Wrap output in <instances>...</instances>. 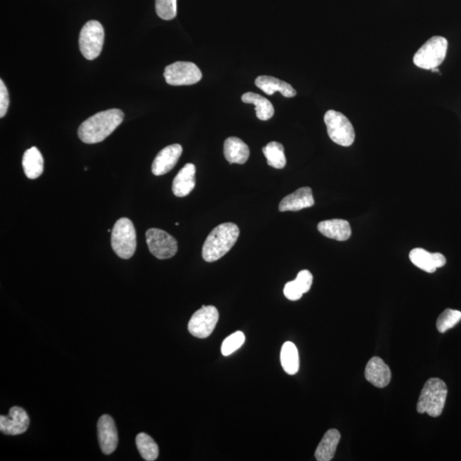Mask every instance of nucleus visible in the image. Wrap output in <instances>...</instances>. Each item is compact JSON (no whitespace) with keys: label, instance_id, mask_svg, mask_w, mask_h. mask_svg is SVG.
<instances>
[{"label":"nucleus","instance_id":"1","mask_svg":"<svg viewBox=\"0 0 461 461\" xmlns=\"http://www.w3.org/2000/svg\"><path fill=\"white\" fill-rule=\"evenodd\" d=\"M124 119V111L119 109L97 113L82 122L78 129L79 138L90 145L102 142L121 124Z\"/></svg>","mask_w":461,"mask_h":461},{"label":"nucleus","instance_id":"2","mask_svg":"<svg viewBox=\"0 0 461 461\" xmlns=\"http://www.w3.org/2000/svg\"><path fill=\"white\" fill-rule=\"evenodd\" d=\"M239 226L232 222L223 223L208 234L205 240L202 255L207 262H214L230 251L239 239Z\"/></svg>","mask_w":461,"mask_h":461},{"label":"nucleus","instance_id":"3","mask_svg":"<svg viewBox=\"0 0 461 461\" xmlns=\"http://www.w3.org/2000/svg\"><path fill=\"white\" fill-rule=\"evenodd\" d=\"M448 388L444 381L431 377L424 384L417 404V411L431 417L440 416L444 411Z\"/></svg>","mask_w":461,"mask_h":461},{"label":"nucleus","instance_id":"4","mask_svg":"<svg viewBox=\"0 0 461 461\" xmlns=\"http://www.w3.org/2000/svg\"><path fill=\"white\" fill-rule=\"evenodd\" d=\"M111 246L121 259H130L137 247L136 230L131 219L121 218L114 226L111 234Z\"/></svg>","mask_w":461,"mask_h":461},{"label":"nucleus","instance_id":"5","mask_svg":"<svg viewBox=\"0 0 461 461\" xmlns=\"http://www.w3.org/2000/svg\"><path fill=\"white\" fill-rule=\"evenodd\" d=\"M448 41L441 36H434L421 46L413 57V63L424 70H433L444 62Z\"/></svg>","mask_w":461,"mask_h":461},{"label":"nucleus","instance_id":"6","mask_svg":"<svg viewBox=\"0 0 461 461\" xmlns=\"http://www.w3.org/2000/svg\"><path fill=\"white\" fill-rule=\"evenodd\" d=\"M327 133L334 143L341 146H351L355 141L354 127L344 114L333 110L327 111L324 117Z\"/></svg>","mask_w":461,"mask_h":461},{"label":"nucleus","instance_id":"7","mask_svg":"<svg viewBox=\"0 0 461 461\" xmlns=\"http://www.w3.org/2000/svg\"><path fill=\"white\" fill-rule=\"evenodd\" d=\"M104 30L98 21H89L83 26L79 39L81 52L88 60H95L102 52Z\"/></svg>","mask_w":461,"mask_h":461},{"label":"nucleus","instance_id":"8","mask_svg":"<svg viewBox=\"0 0 461 461\" xmlns=\"http://www.w3.org/2000/svg\"><path fill=\"white\" fill-rule=\"evenodd\" d=\"M146 243L155 257L165 260L175 257L178 251L177 241L165 230L150 228L146 233Z\"/></svg>","mask_w":461,"mask_h":461},{"label":"nucleus","instance_id":"9","mask_svg":"<svg viewBox=\"0 0 461 461\" xmlns=\"http://www.w3.org/2000/svg\"><path fill=\"white\" fill-rule=\"evenodd\" d=\"M203 74L195 63L176 62L165 68L166 82L171 86H190L201 81Z\"/></svg>","mask_w":461,"mask_h":461},{"label":"nucleus","instance_id":"10","mask_svg":"<svg viewBox=\"0 0 461 461\" xmlns=\"http://www.w3.org/2000/svg\"><path fill=\"white\" fill-rule=\"evenodd\" d=\"M219 320V312L214 306H203L193 313L188 324V331L193 336L206 338L213 333Z\"/></svg>","mask_w":461,"mask_h":461},{"label":"nucleus","instance_id":"11","mask_svg":"<svg viewBox=\"0 0 461 461\" xmlns=\"http://www.w3.org/2000/svg\"><path fill=\"white\" fill-rule=\"evenodd\" d=\"M30 424V417L20 406L10 409L8 416H0V431L6 435L23 434L26 432Z\"/></svg>","mask_w":461,"mask_h":461},{"label":"nucleus","instance_id":"12","mask_svg":"<svg viewBox=\"0 0 461 461\" xmlns=\"http://www.w3.org/2000/svg\"><path fill=\"white\" fill-rule=\"evenodd\" d=\"M182 153V146L179 144L165 147L157 154L153 161V167H151L153 174L156 176H161L170 172L177 164Z\"/></svg>","mask_w":461,"mask_h":461},{"label":"nucleus","instance_id":"13","mask_svg":"<svg viewBox=\"0 0 461 461\" xmlns=\"http://www.w3.org/2000/svg\"><path fill=\"white\" fill-rule=\"evenodd\" d=\"M98 435L101 449L106 455L112 453L118 444L117 429L110 415L100 417L98 422Z\"/></svg>","mask_w":461,"mask_h":461},{"label":"nucleus","instance_id":"14","mask_svg":"<svg viewBox=\"0 0 461 461\" xmlns=\"http://www.w3.org/2000/svg\"><path fill=\"white\" fill-rule=\"evenodd\" d=\"M410 260L414 265L427 273H434L446 264V258L441 253H430L424 248H416L410 252Z\"/></svg>","mask_w":461,"mask_h":461},{"label":"nucleus","instance_id":"15","mask_svg":"<svg viewBox=\"0 0 461 461\" xmlns=\"http://www.w3.org/2000/svg\"><path fill=\"white\" fill-rule=\"evenodd\" d=\"M366 380L377 388L386 387L391 380L390 367L380 357H373L366 366Z\"/></svg>","mask_w":461,"mask_h":461},{"label":"nucleus","instance_id":"16","mask_svg":"<svg viewBox=\"0 0 461 461\" xmlns=\"http://www.w3.org/2000/svg\"><path fill=\"white\" fill-rule=\"evenodd\" d=\"M315 204L311 187H302L296 192L284 197L279 204V211H298Z\"/></svg>","mask_w":461,"mask_h":461},{"label":"nucleus","instance_id":"17","mask_svg":"<svg viewBox=\"0 0 461 461\" xmlns=\"http://www.w3.org/2000/svg\"><path fill=\"white\" fill-rule=\"evenodd\" d=\"M196 167L193 164H187L173 182L172 190L175 195L178 197L188 196L196 186Z\"/></svg>","mask_w":461,"mask_h":461},{"label":"nucleus","instance_id":"18","mask_svg":"<svg viewBox=\"0 0 461 461\" xmlns=\"http://www.w3.org/2000/svg\"><path fill=\"white\" fill-rule=\"evenodd\" d=\"M318 230L322 235L337 241H346L351 236V225L341 219H328L320 222Z\"/></svg>","mask_w":461,"mask_h":461},{"label":"nucleus","instance_id":"19","mask_svg":"<svg viewBox=\"0 0 461 461\" xmlns=\"http://www.w3.org/2000/svg\"><path fill=\"white\" fill-rule=\"evenodd\" d=\"M255 83L258 88L268 95H273L276 92H280L286 98H293L297 95L296 90L289 83L280 81L275 77L262 75L255 79Z\"/></svg>","mask_w":461,"mask_h":461},{"label":"nucleus","instance_id":"20","mask_svg":"<svg viewBox=\"0 0 461 461\" xmlns=\"http://www.w3.org/2000/svg\"><path fill=\"white\" fill-rule=\"evenodd\" d=\"M224 155L229 164H244L250 157V149L237 137H230L224 143Z\"/></svg>","mask_w":461,"mask_h":461},{"label":"nucleus","instance_id":"21","mask_svg":"<svg viewBox=\"0 0 461 461\" xmlns=\"http://www.w3.org/2000/svg\"><path fill=\"white\" fill-rule=\"evenodd\" d=\"M340 439V432L336 429H331V430L327 431L322 440L317 447L315 453L316 460L330 461L333 460Z\"/></svg>","mask_w":461,"mask_h":461},{"label":"nucleus","instance_id":"22","mask_svg":"<svg viewBox=\"0 0 461 461\" xmlns=\"http://www.w3.org/2000/svg\"><path fill=\"white\" fill-rule=\"evenodd\" d=\"M23 167L25 175L30 179L39 177L44 171V159H43L41 151L36 147L25 151L23 158Z\"/></svg>","mask_w":461,"mask_h":461},{"label":"nucleus","instance_id":"23","mask_svg":"<svg viewBox=\"0 0 461 461\" xmlns=\"http://www.w3.org/2000/svg\"><path fill=\"white\" fill-rule=\"evenodd\" d=\"M242 101L246 104H254L255 112L259 120L268 121L275 115V108L268 99L254 92H246L242 96Z\"/></svg>","mask_w":461,"mask_h":461},{"label":"nucleus","instance_id":"24","mask_svg":"<svg viewBox=\"0 0 461 461\" xmlns=\"http://www.w3.org/2000/svg\"><path fill=\"white\" fill-rule=\"evenodd\" d=\"M280 362L284 372L289 375H295L299 370V354L297 346L291 342H286L282 346Z\"/></svg>","mask_w":461,"mask_h":461},{"label":"nucleus","instance_id":"25","mask_svg":"<svg viewBox=\"0 0 461 461\" xmlns=\"http://www.w3.org/2000/svg\"><path fill=\"white\" fill-rule=\"evenodd\" d=\"M268 164L272 168L281 169L286 167V158L284 146L279 142H270L262 149Z\"/></svg>","mask_w":461,"mask_h":461},{"label":"nucleus","instance_id":"26","mask_svg":"<svg viewBox=\"0 0 461 461\" xmlns=\"http://www.w3.org/2000/svg\"><path fill=\"white\" fill-rule=\"evenodd\" d=\"M136 445L142 458L147 461H154L159 455V449L156 442L146 433H139L136 437Z\"/></svg>","mask_w":461,"mask_h":461},{"label":"nucleus","instance_id":"27","mask_svg":"<svg viewBox=\"0 0 461 461\" xmlns=\"http://www.w3.org/2000/svg\"><path fill=\"white\" fill-rule=\"evenodd\" d=\"M461 320V312L453 309H446L438 317L437 328L439 333H444L447 331L453 328Z\"/></svg>","mask_w":461,"mask_h":461},{"label":"nucleus","instance_id":"28","mask_svg":"<svg viewBox=\"0 0 461 461\" xmlns=\"http://www.w3.org/2000/svg\"><path fill=\"white\" fill-rule=\"evenodd\" d=\"M246 336L242 331H236V333L230 335L223 341L222 345V354L225 356L232 355L244 344Z\"/></svg>","mask_w":461,"mask_h":461},{"label":"nucleus","instance_id":"29","mask_svg":"<svg viewBox=\"0 0 461 461\" xmlns=\"http://www.w3.org/2000/svg\"><path fill=\"white\" fill-rule=\"evenodd\" d=\"M177 0H156L157 16L161 19H174L177 15Z\"/></svg>","mask_w":461,"mask_h":461},{"label":"nucleus","instance_id":"30","mask_svg":"<svg viewBox=\"0 0 461 461\" xmlns=\"http://www.w3.org/2000/svg\"><path fill=\"white\" fill-rule=\"evenodd\" d=\"M296 283L299 288H300L302 293H307L312 286L313 284V275L312 273L308 270H302V271L299 272L297 276Z\"/></svg>","mask_w":461,"mask_h":461},{"label":"nucleus","instance_id":"31","mask_svg":"<svg viewBox=\"0 0 461 461\" xmlns=\"http://www.w3.org/2000/svg\"><path fill=\"white\" fill-rule=\"evenodd\" d=\"M284 294L291 301H297L304 295L295 280L286 284L284 288Z\"/></svg>","mask_w":461,"mask_h":461},{"label":"nucleus","instance_id":"32","mask_svg":"<svg viewBox=\"0 0 461 461\" xmlns=\"http://www.w3.org/2000/svg\"><path fill=\"white\" fill-rule=\"evenodd\" d=\"M10 106V97L5 83L0 81V117L3 118L7 113Z\"/></svg>","mask_w":461,"mask_h":461}]
</instances>
